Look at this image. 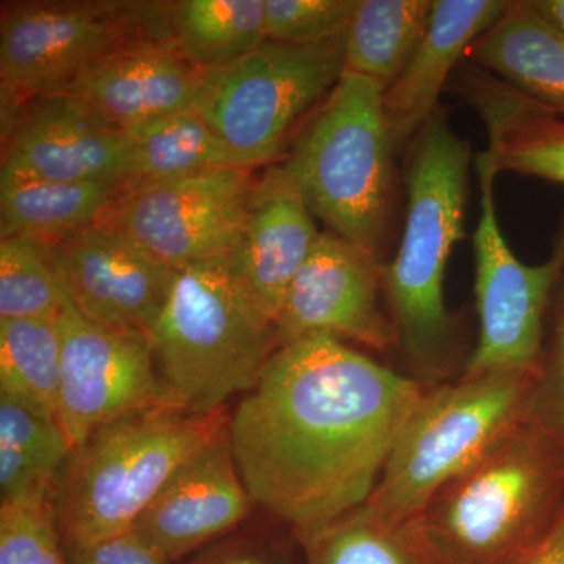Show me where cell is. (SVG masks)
Masks as SVG:
<instances>
[{
    "label": "cell",
    "mask_w": 564,
    "mask_h": 564,
    "mask_svg": "<svg viewBox=\"0 0 564 564\" xmlns=\"http://www.w3.org/2000/svg\"><path fill=\"white\" fill-rule=\"evenodd\" d=\"M66 299L39 243L21 237L0 240V321L57 318Z\"/></svg>",
    "instance_id": "f1b7e54d"
},
{
    "label": "cell",
    "mask_w": 564,
    "mask_h": 564,
    "mask_svg": "<svg viewBox=\"0 0 564 564\" xmlns=\"http://www.w3.org/2000/svg\"><path fill=\"white\" fill-rule=\"evenodd\" d=\"M383 265L340 237L322 232L274 322L278 348L315 334L377 351L397 347L391 318L380 306Z\"/></svg>",
    "instance_id": "5bb4252c"
},
{
    "label": "cell",
    "mask_w": 564,
    "mask_h": 564,
    "mask_svg": "<svg viewBox=\"0 0 564 564\" xmlns=\"http://www.w3.org/2000/svg\"><path fill=\"white\" fill-rule=\"evenodd\" d=\"M423 392L336 337L281 345L228 423L252 503L293 533L362 507Z\"/></svg>",
    "instance_id": "6da1fadb"
},
{
    "label": "cell",
    "mask_w": 564,
    "mask_h": 564,
    "mask_svg": "<svg viewBox=\"0 0 564 564\" xmlns=\"http://www.w3.org/2000/svg\"><path fill=\"white\" fill-rule=\"evenodd\" d=\"M73 452L55 419L0 395L2 505L47 507L51 488Z\"/></svg>",
    "instance_id": "d4e9b609"
},
{
    "label": "cell",
    "mask_w": 564,
    "mask_h": 564,
    "mask_svg": "<svg viewBox=\"0 0 564 564\" xmlns=\"http://www.w3.org/2000/svg\"><path fill=\"white\" fill-rule=\"evenodd\" d=\"M467 63L564 115V36L527 0L510 2L466 55Z\"/></svg>",
    "instance_id": "44dd1931"
},
{
    "label": "cell",
    "mask_w": 564,
    "mask_h": 564,
    "mask_svg": "<svg viewBox=\"0 0 564 564\" xmlns=\"http://www.w3.org/2000/svg\"><path fill=\"white\" fill-rule=\"evenodd\" d=\"M384 88L345 73L295 133L280 163L329 232L383 261L395 202Z\"/></svg>",
    "instance_id": "277c9868"
},
{
    "label": "cell",
    "mask_w": 564,
    "mask_h": 564,
    "mask_svg": "<svg viewBox=\"0 0 564 564\" xmlns=\"http://www.w3.org/2000/svg\"><path fill=\"white\" fill-rule=\"evenodd\" d=\"M534 13L564 36V0H527Z\"/></svg>",
    "instance_id": "d590c367"
},
{
    "label": "cell",
    "mask_w": 564,
    "mask_h": 564,
    "mask_svg": "<svg viewBox=\"0 0 564 564\" xmlns=\"http://www.w3.org/2000/svg\"><path fill=\"white\" fill-rule=\"evenodd\" d=\"M455 87L484 122V154L497 173L564 185V115L470 63L458 69Z\"/></svg>",
    "instance_id": "ffe728a7"
},
{
    "label": "cell",
    "mask_w": 564,
    "mask_h": 564,
    "mask_svg": "<svg viewBox=\"0 0 564 564\" xmlns=\"http://www.w3.org/2000/svg\"><path fill=\"white\" fill-rule=\"evenodd\" d=\"M321 234L313 212L284 170L269 166L254 182L242 237L229 261L237 280L270 321L276 322Z\"/></svg>",
    "instance_id": "ac0fdd59"
},
{
    "label": "cell",
    "mask_w": 564,
    "mask_h": 564,
    "mask_svg": "<svg viewBox=\"0 0 564 564\" xmlns=\"http://www.w3.org/2000/svg\"><path fill=\"white\" fill-rule=\"evenodd\" d=\"M151 340L163 380L192 413L250 392L278 350L274 322L237 280L229 256L177 272Z\"/></svg>",
    "instance_id": "8992f818"
},
{
    "label": "cell",
    "mask_w": 564,
    "mask_h": 564,
    "mask_svg": "<svg viewBox=\"0 0 564 564\" xmlns=\"http://www.w3.org/2000/svg\"><path fill=\"white\" fill-rule=\"evenodd\" d=\"M554 336L541 356L532 397V413L564 441V276L554 293Z\"/></svg>",
    "instance_id": "1f68e13d"
},
{
    "label": "cell",
    "mask_w": 564,
    "mask_h": 564,
    "mask_svg": "<svg viewBox=\"0 0 564 564\" xmlns=\"http://www.w3.org/2000/svg\"><path fill=\"white\" fill-rule=\"evenodd\" d=\"M40 247L69 302L88 321L151 339L176 270L106 221Z\"/></svg>",
    "instance_id": "4fadbf2b"
},
{
    "label": "cell",
    "mask_w": 564,
    "mask_h": 564,
    "mask_svg": "<svg viewBox=\"0 0 564 564\" xmlns=\"http://www.w3.org/2000/svg\"><path fill=\"white\" fill-rule=\"evenodd\" d=\"M163 40V2H17L0 20L2 90L21 101L63 95L82 74L140 40Z\"/></svg>",
    "instance_id": "9c48e42d"
},
{
    "label": "cell",
    "mask_w": 564,
    "mask_h": 564,
    "mask_svg": "<svg viewBox=\"0 0 564 564\" xmlns=\"http://www.w3.org/2000/svg\"><path fill=\"white\" fill-rule=\"evenodd\" d=\"M252 187L251 170L226 166L122 192L101 221L181 272L231 254L242 237Z\"/></svg>",
    "instance_id": "7c38bea8"
},
{
    "label": "cell",
    "mask_w": 564,
    "mask_h": 564,
    "mask_svg": "<svg viewBox=\"0 0 564 564\" xmlns=\"http://www.w3.org/2000/svg\"><path fill=\"white\" fill-rule=\"evenodd\" d=\"M124 137L122 192L236 166L220 137L195 109L137 126Z\"/></svg>",
    "instance_id": "603a6c76"
},
{
    "label": "cell",
    "mask_w": 564,
    "mask_h": 564,
    "mask_svg": "<svg viewBox=\"0 0 564 564\" xmlns=\"http://www.w3.org/2000/svg\"><path fill=\"white\" fill-rule=\"evenodd\" d=\"M293 538L306 564H433L402 527L384 524L366 505Z\"/></svg>",
    "instance_id": "83f0119b"
},
{
    "label": "cell",
    "mask_w": 564,
    "mask_h": 564,
    "mask_svg": "<svg viewBox=\"0 0 564 564\" xmlns=\"http://www.w3.org/2000/svg\"><path fill=\"white\" fill-rule=\"evenodd\" d=\"M518 564H564V510L547 536Z\"/></svg>",
    "instance_id": "e575fe53"
},
{
    "label": "cell",
    "mask_w": 564,
    "mask_h": 564,
    "mask_svg": "<svg viewBox=\"0 0 564 564\" xmlns=\"http://www.w3.org/2000/svg\"><path fill=\"white\" fill-rule=\"evenodd\" d=\"M480 217L474 232L478 340L462 377L534 370L543 356L544 317L564 276V226L554 251L540 265L519 261L500 228L496 180L488 158H475Z\"/></svg>",
    "instance_id": "30bf717a"
},
{
    "label": "cell",
    "mask_w": 564,
    "mask_h": 564,
    "mask_svg": "<svg viewBox=\"0 0 564 564\" xmlns=\"http://www.w3.org/2000/svg\"><path fill=\"white\" fill-rule=\"evenodd\" d=\"M538 369L459 377L425 389L364 505L384 524H408L448 480L530 413Z\"/></svg>",
    "instance_id": "52a82bcc"
},
{
    "label": "cell",
    "mask_w": 564,
    "mask_h": 564,
    "mask_svg": "<svg viewBox=\"0 0 564 564\" xmlns=\"http://www.w3.org/2000/svg\"><path fill=\"white\" fill-rule=\"evenodd\" d=\"M564 510V441L519 419L402 529L433 564H518Z\"/></svg>",
    "instance_id": "7a4b0ae2"
},
{
    "label": "cell",
    "mask_w": 564,
    "mask_h": 564,
    "mask_svg": "<svg viewBox=\"0 0 564 564\" xmlns=\"http://www.w3.org/2000/svg\"><path fill=\"white\" fill-rule=\"evenodd\" d=\"M434 0H356L345 31V70L388 88L413 58Z\"/></svg>",
    "instance_id": "484cf974"
},
{
    "label": "cell",
    "mask_w": 564,
    "mask_h": 564,
    "mask_svg": "<svg viewBox=\"0 0 564 564\" xmlns=\"http://www.w3.org/2000/svg\"><path fill=\"white\" fill-rule=\"evenodd\" d=\"M225 410H151L107 423L73 452L61 494L65 547L132 532L173 474L228 432Z\"/></svg>",
    "instance_id": "5b68a950"
},
{
    "label": "cell",
    "mask_w": 564,
    "mask_h": 564,
    "mask_svg": "<svg viewBox=\"0 0 564 564\" xmlns=\"http://www.w3.org/2000/svg\"><path fill=\"white\" fill-rule=\"evenodd\" d=\"M0 564H68L50 505L39 508L2 505Z\"/></svg>",
    "instance_id": "4dcf8cb0"
},
{
    "label": "cell",
    "mask_w": 564,
    "mask_h": 564,
    "mask_svg": "<svg viewBox=\"0 0 564 564\" xmlns=\"http://www.w3.org/2000/svg\"><path fill=\"white\" fill-rule=\"evenodd\" d=\"M57 323L62 340L57 422L73 451L104 425L124 415L185 410L155 370L150 337L104 328L82 315L69 299Z\"/></svg>",
    "instance_id": "8fae6325"
},
{
    "label": "cell",
    "mask_w": 564,
    "mask_h": 564,
    "mask_svg": "<svg viewBox=\"0 0 564 564\" xmlns=\"http://www.w3.org/2000/svg\"><path fill=\"white\" fill-rule=\"evenodd\" d=\"M124 132L68 95L22 104L3 147L0 181L107 182L122 188Z\"/></svg>",
    "instance_id": "9a60e30c"
},
{
    "label": "cell",
    "mask_w": 564,
    "mask_h": 564,
    "mask_svg": "<svg viewBox=\"0 0 564 564\" xmlns=\"http://www.w3.org/2000/svg\"><path fill=\"white\" fill-rule=\"evenodd\" d=\"M187 564H289L288 558L269 551L263 544L237 543L210 552Z\"/></svg>",
    "instance_id": "836d02e7"
},
{
    "label": "cell",
    "mask_w": 564,
    "mask_h": 564,
    "mask_svg": "<svg viewBox=\"0 0 564 564\" xmlns=\"http://www.w3.org/2000/svg\"><path fill=\"white\" fill-rule=\"evenodd\" d=\"M206 70L163 40H140L115 51L63 93L117 131L195 109Z\"/></svg>",
    "instance_id": "e0dca14e"
},
{
    "label": "cell",
    "mask_w": 564,
    "mask_h": 564,
    "mask_svg": "<svg viewBox=\"0 0 564 564\" xmlns=\"http://www.w3.org/2000/svg\"><path fill=\"white\" fill-rule=\"evenodd\" d=\"M356 0H265L267 40L315 44L343 36Z\"/></svg>",
    "instance_id": "f546056e"
},
{
    "label": "cell",
    "mask_w": 564,
    "mask_h": 564,
    "mask_svg": "<svg viewBox=\"0 0 564 564\" xmlns=\"http://www.w3.org/2000/svg\"><path fill=\"white\" fill-rule=\"evenodd\" d=\"M251 505L226 432L173 474L132 532L173 564L242 522Z\"/></svg>",
    "instance_id": "2e32d148"
},
{
    "label": "cell",
    "mask_w": 564,
    "mask_h": 564,
    "mask_svg": "<svg viewBox=\"0 0 564 564\" xmlns=\"http://www.w3.org/2000/svg\"><path fill=\"white\" fill-rule=\"evenodd\" d=\"M61 380L57 318L0 321V395L57 421Z\"/></svg>",
    "instance_id": "4316f807"
},
{
    "label": "cell",
    "mask_w": 564,
    "mask_h": 564,
    "mask_svg": "<svg viewBox=\"0 0 564 564\" xmlns=\"http://www.w3.org/2000/svg\"><path fill=\"white\" fill-rule=\"evenodd\" d=\"M344 35L315 44L265 40L236 62L206 70L195 110L236 166L252 170L285 154L300 122L345 73Z\"/></svg>",
    "instance_id": "ba28073f"
},
{
    "label": "cell",
    "mask_w": 564,
    "mask_h": 564,
    "mask_svg": "<svg viewBox=\"0 0 564 564\" xmlns=\"http://www.w3.org/2000/svg\"><path fill=\"white\" fill-rule=\"evenodd\" d=\"M163 33L196 68H223L267 40L265 0L163 2Z\"/></svg>",
    "instance_id": "cb8c5ba5"
},
{
    "label": "cell",
    "mask_w": 564,
    "mask_h": 564,
    "mask_svg": "<svg viewBox=\"0 0 564 564\" xmlns=\"http://www.w3.org/2000/svg\"><path fill=\"white\" fill-rule=\"evenodd\" d=\"M65 552L68 564H170L161 552L133 532L99 543L65 547Z\"/></svg>",
    "instance_id": "d6a6232c"
},
{
    "label": "cell",
    "mask_w": 564,
    "mask_h": 564,
    "mask_svg": "<svg viewBox=\"0 0 564 564\" xmlns=\"http://www.w3.org/2000/svg\"><path fill=\"white\" fill-rule=\"evenodd\" d=\"M406 215L399 250L383 265V293L397 348L425 389L458 366V322L445 303V272L464 237L470 148L437 109L411 141Z\"/></svg>",
    "instance_id": "3957f363"
},
{
    "label": "cell",
    "mask_w": 564,
    "mask_h": 564,
    "mask_svg": "<svg viewBox=\"0 0 564 564\" xmlns=\"http://www.w3.org/2000/svg\"><path fill=\"white\" fill-rule=\"evenodd\" d=\"M121 193L107 182L0 181V236L61 242L101 221Z\"/></svg>",
    "instance_id": "7402d4cb"
},
{
    "label": "cell",
    "mask_w": 564,
    "mask_h": 564,
    "mask_svg": "<svg viewBox=\"0 0 564 564\" xmlns=\"http://www.w3.org/2000/svg\"><path fill=\"white\" fill-rule=\"evenodd\" d=\"M508 0H434L432 20L413 58L384 90L397 150L440 109V96L470 46L507 11Z\"/></svg>",
    "instance_id": "d6986e66"
}]
</instances>
